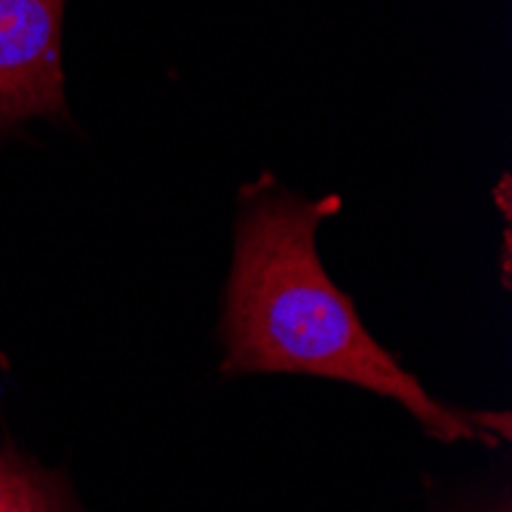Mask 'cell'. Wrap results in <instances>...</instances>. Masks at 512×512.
I'll return each instance as SVG.
<instances>
[{"mask_svg": "<svg viewBox=\"0 0 512 512\" xmlns=\"http://www.w3.org/2000/svg\"><path fill=\"white\" fill-rule=\"evenodd\" d=\"M338 197L301 200L276 181L246 191L224 292V375H313L396 399L439 442L509 439V414L442 405L387 353L322 270L316 230Z\"/></svg>", "mask_w": 512, "mask_h": 512, "instance_id": "6da1fadb", "label": "cell"}, {"mask_svg": "<svg viewBox=\"0 0 512 512\" xmlns=\"http://www.w3.org/2000/svg\"><path fill=\"white\" fill-rule=\"evenodd\" d=\"M491 512H509V506H506V503H500V506H497V509H491Z\"/></svg>", "mask_w": 512, "mask_h": 512, "instance_id": "277c9868", "label": "cell"}, {"mask_svg": "<svg viewBox=\"0 0 512 512\" xmlns=\"http://www.w3.org/2000/svg\"><path fill=\"white\" fill-rule=\"evenodd\" d=\"M62 10L65 0H0V132L31 117L68 120Z\"/></svg>", "mask_w": 512, "mask_h": 512, "instance_id": "7a4b0ae2", "label": "cell"}, {"mask_svg": "<svg viewBox=\"0 0 512 512\" xmlns=\"http://www.w3.org/2000/svg\"><path fill=\"white\" fill-rule=\"evenodd\" d=\"M0 512H83L68 479L0 442Z\"/></svg>", "mask_w": 512, "mask_h": 512, "instance_id": "3957f363", "label": "cell"}]
</instances>
